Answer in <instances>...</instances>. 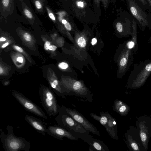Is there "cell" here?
<instances>
[{
	"label": "cell",
	"instance_id": "cell-1",
	"mask_svg": "<svg viewBox=\"0 0 151 151\" xmlns=\"http://www.w3.org/2000/svg\"><path fill=\"white\" fill-rule=\"evenodd\" d=\"M7 132L6 134L3 130L0 129V138L2 147L6 151H29L31 147L30 143L24 138L15 135L13 127L11 125L7 126Z\"/></svg>",
	"mask_w": 151,
	"mask_h": 151
},
{
	"label": "cell",
	"instance_id": "cell-2",
	"mask_svg": "<svg viewBox=\"0 0 151 151\" xmlns=\"http://www.w3.org/2000/svg\"><path fill=\"white\" fill-rule=\"evenodd\" d=\"M55 119L58 125L75 134L80 138L84 135L89 134V132L61 109Z\"/></svg>",
	"mask_w": 151,
	"mask_h": 151
},
{
	"label": "cell",
	"instance_id": "cell-3",
	"mask_svg": "<svg viewBox=\"0 0 151 151\" xmlns=\"http://www.w3.org/2000/svg\"><path fill=\"white\" fill-rule=\"evenodd\" d=\"M64 84L63 90L65 96H74L85 101H92L93 94L83 82L73 79Z\"/></svg>",
	"mask_w": 151,
	"mask_h": 151
},
{
	"label": "cell",
	"instance_id": "cell-4",
	"mask_svg": "<svg viewBox=\"0 0 151 151\" xmlns=\"http://www.w3.org/2000/svg\"><path fill=\"white\" fill-rule=\"evenodd\" d=\"M39 93L41 104L47 114L50 116L58 114L61 107L52 91L48 88H41Z\"/></svg>",
	"mask_w": 151,
	"mask_h": 151
},
{
	"label": "cell",
	"instance_id": "cell-5",
	"mask_svg": "<svg viewBox=\"0 0 151 151\" xmlns=\"http://www.w3.org/2000/svg\"><path fill=\"white\" fill-rule=\"evenodd\" d=\"M12 94L26 110L39 117L47 119V116L42 109L23 94L17 91L12 92Z\"/></svg>",
	"mask_w": 151,
	"mask_h": 151
},
{
	"label": "cell",
	"instance_id": "cell-6",
	"mask_svg": "<svg viewBox=\"0 0 151 151\" xmlns=\"http://www.w3.org/2000/svg\"><path fill=\"white\" fill-rule=\"evenodd\" d=\"M141 70L134 69L131 74L132 86L138 87L143 84L151 73V60H148L140 63Z\"/></svg>",
	"mask_w": 151,
	"mask_h": 151
},
{
	"label": "cell",
	"instance_id": "cell-7",
	"mask_svg": "<svg viewBox=\"0 0 151 151\" xmlns=\"http://www.w3.org/2000/svg\"><path fill=\"white\" fill-rule=\"evenodd\" d=\"M61 109L81 124L86 130L97 135L101 134L98 129L85 116L75 109L62 106Z\"/></svg>",
	"mask_w": 151,
	"mask_h": 151
},
{
	"label": "cell",
	"instance_id": "cell-8",
	"mask_svg": "<svg viewBox=\"0 0 151 151\" xmlns=\"http://www.w3.org/2000/svg\"><path fill=\"white\" fill-rule=\"evenodd\" d=\"M47 133L54 138L62 140L64 137L72 141H78V136L61 127L57 125H49Z\"/></svg>",
	"mask_w": 151,
	"mask_h": 151
},
{
	"label": "cell",
	"instance_id": "cell-9",
	"mask_svg": "<svg viewBox=\"0 0 151 151\" xmlns=\"http://www.w3.org/2000/svg\"><path fill=\"white\" fill-rule=\"evenodd\" d=\"M131 13L142 27L148 24L146 14L139 6L135 0H128Z\"/></svg>",
	"mask_w": 151,
	"mask_h": 151
},
{
	"label": "cell",
	"instance_id": "cell-10",
	"mask_svg": "<svg viewBox=\"0 0 151 151\" xmlns=\"http://www.w3.org/2000/svg\"><path fill=\"white\" fill-rule=\"evenodd\" d=\"M80 139L89 145V151H109L107 146L103 141L93 138L89 134L83 135Z\"/></svg>",
	"mask_w": 151,
	"mask_h": 151
},
{
	"label": "cell",
	"instance_id": "cell-11",
	"mask_svg": "<svg viewBox=\"0 0 151 151\" xmlns=\"http://www.w3.org/2000/svg\"><path fill=\"white\" fill-rule=\"evenodd\" d=\"M24 119L27 122L38 132L45 136L47 132V123L40 119L29 115H26Z\"/></svg>",
	"mask_w": 151,
	"mask_h": 151
},
{
	"label": "cell",
	"instance_id": "cell-12",
	"mask_svg": "<svg viewBox=\"0 0 151 151\" xmlns=\"http://www.w3.org/2000/svg\"><path fill=\"white\" fill-rule=\"evenodd\" d=\"M108 118V121L105 126L106 130L111 137L116 140L118 139L117 134V123L116 120L108 112H105Z\"/></svg>",
	"mask_w": 151,
	"mask_h": 151
},
{
	"label": "cell",
	"instance_id": "cell-13",
	"mask_svg": "<svg viewBox=\"0 0 151 151\" xmlns=\"http://www.w3.org/2000/svg\"><path fill=\"white\" fill-rule=\"evenodd\" d=\"M113 110L121 116L127 115L129 110V107L122 101L115 99L112 107Z\"/></svg>",
	"mask_w": 151,
	"mask_h": 151
},
{
	"label": "cell",
	"instance_id": "cell-14",
	"mask_svg": "<svg viewBox=\"0 0 151 151\" xmlns=\"http://www.w3.org/2000/svg\"><path fill=\"white\" fill-rule=\"evenodd\" d=\"M131 49L128 47L127 50L125 52V53L122 56L119 61V65L121 70H125L126 68L127 69L128 64L132 63V62H130V55H132Z\"/></svg>",
	"mask_w": 151,
	"mask_h": 151
},
{
	"label": "cell",
	"instance_id": "cell-15",
	"mask_svg": "<svg viewBox=\"0 0 151 151\" xmlns=\"http://www.w3.org/2000/svg\"><path fill=\"white\" fill-rule=\"evenodd\" d=\"M100 116H98L93 113H91L90 116L96 120L98 121L100 124L105 127L108 121V118L105 113L103 111L99 113Z\"/></svg>",
	"mask_w": 151,
	"mask_h": 151
},
{
	"label": "cell",
	"instance_id": "cell-16",
	"mask_svg": "<svg viewBox=\"0 0 151 151\" xmlns=\"http://www.w3.org/2000/svg\"><path fill=\"white\" fill-rule=\"evenodd\" d=\"M140 136L142 141L145 146L147 147L148 138L147 130L142 124H141L140 127Z\"/></svg>",
	"mask_w": 151,
	"mask_h": 151
},
{
	"label": "cell",
	"instance_id": "cell-17",
	"mask_svg": "<svg viewBox=\"0 0 151 151\" xmlns=\"http://www.w3.org/2000/svg\"><path fill=\"white\" fill-rule=\"evenodd\" d=\"M77 45L80 47L83 48L86 45V39L83 36L78 37L76 40Z\"/></svg>",
	"mask_w": 151,
	"mask_h": 151
},
{
	"label": "cell",
	"instance_id": "cell-18",
	"mask_svg": "<svg viewBox=\"0 0 151 151\" xmlns=\"http://www.w3.org/2000/svg\"><path fill=\"white\" fill-rule=\"evenodd\" d=\"M127 138L128 141L132 149L135 151H140V150L137 144L134 140L132 139L129 136Z\"/></svg>",
	"mask_w": 151,
	"mask_h": 151
},
{
	"label": "cell",
	"instance_id": "cell-19",
	"mask_svg": "<svg viewBox=\"0 0 151 151\" xmlns=\"http://www.w3.org/2000/svg\"><path fill=\"white\" fill-rule=\"evenodd\" d=\"M23 13L27 18L30 19H33L34 16L32 13L28 8H24L23 9Z\"/></svg>",
	"mask_w": 151,
	"mask_h": 151
},
{
	"label": "cell",
	"instance_id": "cell-20",
	"mask_svg": "<svg viewBox=\"0 0 151 151\" xmlns=\"http://www.w3.org/2000/svg\"><path fill=\"white\" fill-rule=\"evenodd\" d=\"M34 4L36 9L39 11L43 9L42 2L40 0H35Z\"/></svg>",
	"mask_w": 151,
	"mask_h": 151
},
{
	"label": "cell",
	"instance_id": "cell-21",
	"mask_svg": "<svg viewBox=\"0 0 151 151\" xmlns=\"http://www.w3.org/2000/svg\"><path fill=\"white\" fill-rule=\"evenodd\" d=\"M46 8L50 19L53 22H55L56 20V18L53 12L48 7L46 6Z\"/></svg>",
	"mask_w": 151,
	"mask_h": 151
},
{
	"label": "cell",
	"instance_id": "cell-22",
	"mask_svg": "<svg viewBox=\"0 0 151 151\" xmlns=\"http://www.w3.org/2000/svg\"><path fill=\"white\" fill-rule=\"evenodd\" d=\"M11 0H1V3L4 9H7L10 6Z\"/></svg>",
	"mask_w": 151,
	"mask_h": 151
},
{
	"label": "cell",
	"instance_id": "cell-23",
	"mask_svg": "<svg viewBox=\"0 0 151 151\" xmlns=\"http://www.w3.org/2000/svg\"><path fill=\"white\" fill-rule=\"evenodd\" d=\"M58 67L61 69H65L68 68L69 65L67 63L63 62L59 63Z\"/></svg>",
	"mask_w": 151,
	"mask_h": 151
},
{
	"label": "cell",
	"instance_id": "cell-24",
	"mask_svg": "<svg viewBox=\"0 0 151 151\" xmlns=\"http://www.w3.org/2000/svg\"><path fill=\"white\" fill-rule=\"evenodd\" d=\"M116 28L117 31L119 32H122L123 31V26L120 22H118L116 24Z\"/></svg>",
	"mask_w": 151,
	"mask_h": 151
},
{
	"label": "cell",
	"instance_id": "cell-25",
	"mask_svg": "<svg viewBox=\"0 0 151 151\" xmlns=\"http://www.w3.org/2000/svg\"><path fill=\"white\" fill-rule=\"evenodd\" d=\"M24 37L25 40L27 41H29L31 40V36L28 33H26L24 35Z\"/></svg>",
	"mask_w": 151,
	"mask_h": 151
},
{
	"label": "cell",
	"instance_id": "cell-26",
	"mask_svg": "<svg viewBox=\"0 0 151 151\" xmlns=\"http://www.w3.org/2000/svg\"><path fill=\"white\" fill-rule=\"evenodd\" d=\"M65 28L68 31H70L72 29L71 26L70 24L67 21V22L64 24Z\"/></svg>",
	"mask_w": 151,
	"mask_h": 151
},
{
	"label": "cell",
	"instance_id": "cell-27",
	"mask_svg": "<svg viewBox=\"0 0 151 151\" xmlns=\"http://www.w3.org/2000/svg\"><path fill=\"white\" fill-rule=\"evenodd\" d=\"M134 42L133 41H130L128 42L127 44L128 47L130 49H132L134 45Z\"/></svg>",
	"mask_w": 151,
	"mask_h": 151
},
{
	"label": "cell",
	"instance_id": "cell-28",
	"mask_svg": "<svg viewBox=\"0 0 151 151\" xmlns=\"http://www.w3.org/2000/svg\"><path fill=\"white\" fill-rule=\"evenodd\" d=\"M50 43L49 41H46L44 45V48L46 50H47L48 49V47L50 46Z\"/></svg>",
	"mask_w": 151,
	"mask_h": 151
},
{
	"label": "cell",
	"instance_id": "cell-29",
	"mask_svg": "<svg viewBox=\"0 0 151 151\" xmlns=\"http://www.w3.org/2000/svg\"><path fill=\"white\" fill-rule=\"evenodd\" d=\"M14 47L16 50L20 52H23V50L19 46L15 45L14 46Z\"/></svg>",
	"mask_w": 151,
	"mask_h": 151
},
{
	"label": "cell",
	"instance_id": "cell-30",
	"mask_svg": "<svg viewBox=\"0 0 151 151\" xmlns=\"http://www.w3.org/2000/svg\"><path fill=\"white\" fill-rule=\"evenodd\" d=\"M57 48V47L55 45H50L48 47V49L50 50L54 51L56 50Z\"/></svg>",
	"mask_w": 151,
	"mask_h": 151
},
{
	"label": "cell",
	"instance_id": "cell-31",
	"mask_svg": "<svg viewBox=\"0 0 151 151\" xmlns=\"http://www.w3.org/2000/svg\"><path fill=\"white\" fill-rule=\"evenodd\" d=\"M77 5L78 6L83 8L84 6L83 3L81 1H79L77 2Z\"/></svg>",
	"mask_w": 151,
	"mask_h": 151
},
{
	"label": "cell",
	"instance_id": "cell-32",
	"mask_svg": "<svg viewBox=\"0 0 151 151\" xmlns=\"http://www.w3.org/2000/svg\"><path fill=\"white\" fill-rule=\"evenodd\" d=\"M97 42V40L96 38H94L92 39L91 43L93 45H95Z\"/></svg>",
	"mask_w": 151,
	"mask_h": 151
},
{
	"label": "cell",
	"instance_id": "cell-33",
	"mask_svg": "<svg viewBox=\"0 0 151 151\" xmlns=\"http://www.w3.org/2000/svg\"><path fill=\"white\" fill-rule=\"evenodd\" d=\"M17 61L20 63H22L23 62V59L22 57H19L17 59Z\"/></svg>",
	"mask_w": 151,
	"mask_h": 151
},
{
	"label": "cell",
	"instance_id": "cell-34",
	"mask_svg": "<svg viewBox=\"0 0 151 151\" xmlns=\"http://www.w3.org/2000/svg\"><path fill=\"white\" fill-rule=\"evenodd\" d=\"M144 5H146L147 4L146 0H139Z\"/></svg>",
	"mask_w": 151,
	"mask_h": 151
},
{
	"label": "cell",
	"instance_id": "cell-35",
	"mask_svg": "<svg viewBox=\"0 0 151 151\" xmlns=\"http://www.w3.org/2000/svg\"><path fill=\"white\" fill-rule=\"evenodd\" d=\"M9 45L8 42L6 43H4V44L2 45L1 47L2 48H4V47H6V46H7V45Z\"/></svg>",
	"mask_w": 151,
	"mask_h": 151
},
{
	"label": "cell",
	"instance_id": "cell-36",
	"mask_svg": "<svg viewBox=\"0 0 151 151\" xmlns=\"http://www.w3.org/2000/svg\"><path fill=\"white\" fill-rule=\"evenodd\" d=\"M6 39L4 38V37H1L0 38V41H5L6 40Z\"/></svg>",
	"mask_w": 151,
	"mask_h": 151
},
{
	"label": "cell",
	"instance_id": "cell-37",
	"mask_svg": "<svg viewBox=\"0 0 151 151\" xmlns=\"http://www.w3.org/2000/svg\"><path fill=\"white\" fill-rule=\"evenodd\" d=\"M3 70L1 67H0V74H1L3 72Z\"/></svg>",
	"mask_w": 151,
	"mask_h": 151
},
{
	"label": "cell",
	"instance_id": "cell-38",
	"mask_svg": "<svg viewBox=\"0 0 151 151\" xmlns=\"http://www.w3.org/2000/svg\"><path fill=\"white\" fill-rule=\"evenodd\" d=\"M94 0L95 1V2H96V3L97 4H98V3L99 2V1L101 0Z\"/></svg>",
	"mask_w": 151,
	"mask_h": 151
},
{
	"label": "cell",
	"instance_id": "cell-39",
	"mask_svg": "<svg viewBox=\"0 0 151 151\" xmlns=\"http://www.w3.org/2000/svg\"><path fill=\"white\" fill-rule=\"evenodd\" d=\"M150 4L151 5V0H147Z\"/></svg>",
	"mask_w": 151,
	"mask_h": 151
},
{
	"label": "cell",
	"instance_id": "cell-40",
	"mask_svg": "<svg viewBox=\"0 0 151 151\" xmlns=\"http://www.w3.org/2000/svg\"><path fill=\"white\" fill-rule=\"evenodd\" d=\"M21 2H22L23 1V0H19Z\"/></svg>",
	"mask_w": 151,
	"mask_h": 151
}]
</instances>
